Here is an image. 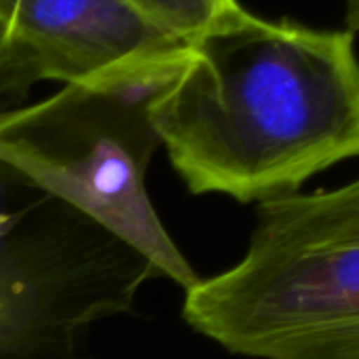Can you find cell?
<instances>
[{"mask_svg":"<svg viewBox=\"0 0 359 359\" xmlns=\"http://www.w3.org/2000/svg\"><path fill=\"white\" fill-rule=\"evenodd\" d=\"M152 116L191 195L262 203L298 193L359 156L355 34L245 11L189 49Z\"/></svg>","mask_w":359,"mask_h":359,"instance_id":"cell-1","label":"cell"},{"mask_svg":"<svg viewBox=\"0 0 359 359\" xmlns=\"http://www.w3.org/2000/svg\"><path fill=\"white\" fill-rule=\"evenodd\" d=\"M187 323L254 359H359V177L258 203L243 258L184 292Z\"/></svg>","mask_w":359,"mask_h":359,"instance_id":"cell-2","label":"cell"},{"mask_svg":"<svg viewBox=\"0 0 359 359\" xmlns=\"http://www.w3.org/2000/svg\"><path fill=\"white\" fill-rule=\"evenodd\" d=\"M189 49L0 108V163L127 243L184 292L201 277L156 214L146 173L161 146L154 104Z\"/></svg>","mask_w":359,"mask_h":359,"instance_id":"cell-3","label":"cell"},{"mask_svg":"<svg viewBox=\"0 0 359 359\" xmlns=\"http://www.w3.org/2000/svg\"><path fill=\"white\" fill-rule=\"evenodd\" d=\"M152 277L142 254L45 195L0 262V359H91V327L131 313Z\"/></svg>","mask_w":359,"mask_h":359,"instance_id":"cell-4","label":"cell"},{"mask_svg":"<svg viewBox=\"0 0 359 359\" xmlns=\"http://www.w3.org/2000/svg\"><path fill=\"white\" fill-rule=\"evenodd\" d=\"M184 49L125 0H0V104Z\"/></svg>","mask_w":359,"mask_h":359,"instance_id":"cell-5","label":"cell"},{"mask_svg":"<svg viewBox=\"0 0 359 359\" xmlns=\"http://www.w3.org/2000/svg\"><path fill=\"white\" fill-rule=\"evenodd\" d=\"M152 26L187 47L218 34L248 9L239 0H125Z\"/></svg>","mask_w":359,"mask_h":359,"instance_id":"cell-6","label":"cell"},{"mask_svg":"<svg viewBox=\"0 0 359 359\" xmlns=\"http://www.w3.org/2000/svg\"><path fill=\"white\" fill-rule=\"evenodd\" d=\"M43 197L45 193L28 182L20 171L0 163V262L13 241L22 218Z\"/></svg>","mask_w":359,"mask_h":359,"instance_id":"cell-7","label":"cell"},{"mask_svg":"<svg viewBox=\"0 0 359 359\" xmlns=\"http://www.w3.org/2000/svg\"><path fill=\"white\" fill-rule=\"evenodd\" d=\"M346 30H351L355 36L359 34V0H346Z\"/></svg>","mask_w":359,"mask_h":359,"instance_id":"cell-8","label":"cell"}]
</instances>
